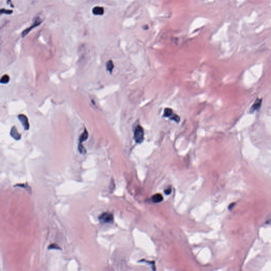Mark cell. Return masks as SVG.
<instances>
[{"instance_id":"cell-1","label":"cell","mask_w":271,"mask_h":271,"mask_svg":"<svg viewBox=\"0 0 271 271\" xmlns=\"http://www.w3.org/2000/svg\"><path fill=\"white\" fill-rule=\"evenodd\" d=\"M133 138L136 143L138 144L143 143L144 139V130L143 127L140 125H138L136 127Z\"/></svg>"},{"instance_id":"cell-2","label":"cell","mask_w":271,"mask_h":271,"mask_svg":"<svg viewBox=\"0 0 271 271\" xmlns=\"http://www.w3.org/2000/svg\"><path fill=\"white\" fill-rule=\"evenodd\" d=\"M98 219L101 223H111L114 221V215L109 212H104L99 216Z\"/></svg>"},{"instance_id":"cell-3","label":"cell","mask_w":271,"mask_h":271,"mask_svg":"<svg viewBox=\"0 0 271 271\" xmlns=\"http://www.w3.org/2000/svg\"><path fill=\"white\" fill-rule=\"evenodd\" d=\"M41 22H42V21L39 19V18H37L35 20H34V22L33 24H32L30 27H29V28H27V29H25L24 31L22 32V34H21L22 37H24L26 36H27V34H29V32L31 31V30H32V29L34 28H36V27L38 26L39 25L41 24Z\"/></svg>"},{"instance_id":"cell-4","label":"cell","mask_w":271,"mask_h":271,"mask_svg":"<svg viewBox=\"0 0 271 271\" xmlns=\"http://www.w3.org/2000/svg\"><path fill=\"white\" fill-rule=\"evenodd\" d=\"M18 119H19L21 123L22 124V126L24 127V129L28 130L29 129L30 126H29V121H28V119L27 118V116L24 114H21L18 116Z\"/></svg>"},{"instance_id":"cell-5","label":"cell","mask_w":271,"mask_h":271,"mask_svg":"<svg viewBox=\"0 0 271 271\" xmlns=\"http://www.w3.org/2000/svg\"><path fill=\"white\" fill-rule=\"evenodd\" d=\"M261 102H262V99L257 98L250 109V111H249L250 113H251V114L254 113V112L256 111L259 110L261 107Z\"/></svg>"},{"instance_id":"cell-6","label":"cell","mask_w":271,"mask_h":271,"mask_svg":"<svg viewBox=\"0 0 271 271\" xmlns=\"http://www.w3.org/2000/svg\"><path fill=\"white\" fill-rule=\"evenodd\" d=\"M10 135L11 136L12 138H14L15 139L17 140V141L20 140L21 138V135L18 132V129L15 126H13L11 128V132H10Z\"/></svg>"},{"instance_id":"cell-7","label":"cell","mask_w":271,"mask_h":271,"mask_svg":"<svg viewBox=\"0 0 271 271\" xmlns=\"http://www.w3.org/2000/svg\"><path fill=\"white\" fill-rule=\"evenodd\" d=\"M92 13L95 15H102L104 14V9L101 7H95L93 9Z\"/></svg>"},{"instance_id":"cell-8","label":"cell","mask_w":271,"mask_h":271,"mask_svg":"<svg viewBox=\"0 0 271 271\" xmlns=\"http://www.w3.org/2000/svg\"><path fill=\"white\" fill-rule=\"evenodd\" d=\"M152 200L154 203H160L163 200V197L161 194H156L152 196Z\"/></svg>"},{"instance_id":"cell-9","label":"cell","mask_w":271,"mask_h":271,"mask_svg":"<svg viewBox=\"0 0 271 271\" xmlns=\"http://www.w3.org/2000/svg\"><path fill=\"white\" fill-rule=\"evenodd\" d=\"M88 137H89V133L87 132V130L86 129H85L84 132L80 136L79 144L82 145L83 142H84L85 141L87 140Z\"/></svg>"},{"instance_id":"cell-10","label":"cell","mask_w":271,"mask_h":271,"mask_svg":"<svg viewBox=\"0 0 271 271\" xmlns=\"http://www.w3.org/2000/svg\"><path fill=\"white\" fill-rule=\"evenodd\" d=\"M173 114L174 113H173L172 109H170L169 108H165L164 109L163 116L165 117V118H169L171 116H172V114Z\"/></svg>"},{"instance_id":"cell-11","label":"cell","mask_w":271,"mask_h":271,"mask_svg":"<svg viewBox=\"0 0 271 271\" xmlns=\"http://www.w3.org/2000/svg\"><path fill=\"white\" fill-rule=\"evenodd\" d=\"M114 64L113 62L111 60H110V61H108L107 63V70L111 73L112 70H114Z\"/></svg>"},{"instance_id":"cell-12","label":"cell","mask_w":271,"mask_h":271,"mask_svg":"<svg viewBox=\"0 0 271 271\" xmlns=\"http://www.w3.org/2000/svg\"><path fill=\"white\" fill-rule=\"evenodd\" d=\"M10 81V77L8 75H4L3 76L1 79V83L2 84H7Z\"/></svg>"},{"instance_id":"cell-13","label":"cell","mask_w":271,"mask_h":271,"mask_svg":"<svg viewBox=\"0 0 271 271\" xmlns=\"http://www.w3.org/2000/svg\"><path fill=\"white\" fill-rule=\"evenodd\" d=\"M169 119L175 121L176 122H177V123H179L180 121V117L177 114H173L172 116L169 118Z\"/></svg>"},{"instance_id":"cell-14","label":"cell","mask_w":271,"mask_h":271,"mask_svg":"<svg viewBox=\"0 0 271 271\" xmlns=\"http://www.w3.org/2000/svg\"><path fill=\"white\" fill-rule=\"evenodd\" d=\"M48 249H61L60 247L56 244H53L49 246Z\"/></svg>"},{"instance_id":"cell-15","label":"cell","mask_w":271,"mask_h":271,"mask_svg":"<svg viewBox=\"0 0 271 271\" xmlns=\"http://www.w3.org/2000/svg\"><path fill=\"white\" fill-rule=\"evenodd\" d=\"M1 13H5V14H11L12 13V11L11 10H5V9H1Z\"/></svg>"},{"instance_id":"cell-16","label":"cell","mask_w":271,"mask_h":271,"mask_svg":"<svg viewBox=\"0 0 271 271\" xmlns=\"http://www.w3.org/2000/svg\"><path fill=\"white\" fill-rule=\"evenodd\" d=\"M172 192V188L171 187L167 188V189H165L164 190V193L166 195H169Z\"/></svg>"},{"instance_id":"cell-17","label":"cell","mask_w":271,"mask_h":271,"mask_svg":"<svg viewBox=\"0 0 271 271\" xmlns=\"http://www.w3.org/2000/svg\"><path fill=\"white\" fill-rule=\"evenodd\" d=\"M234 205H235V203H234L231 204L230 206H229V209H230V208H232L234 207Z\"/></svg>"},{"instance_id":"cell-18","label":"cell","mask_w":271,"mask_h":271,"mask_svg":"<svg viewBox=\"0 0 271 271\" xmlns=\"http://www.w3.org/2000/svg\"><path fill=\"white\" fill-rule=\"evenodd\" d=\"M266 223H267L268 224H271V219H270Z\"/></svg>"}]
</instances>
